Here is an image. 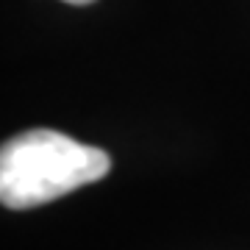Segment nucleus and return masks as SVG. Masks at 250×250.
I'll return each instance as SVG.
<instances>
[{
	"label": "nucleus",
	"instance_id": "obj_2",
	"mask_svg": "<svg viewBox=\"0 0 250 250\" xmlns=\"http://www.w3.org/2000/svg\"><path fill=\"white\" fill-rule=\"evenodd\" d=\"M64 3H72V6H86V3H92V0H64Z\"/></svg>",
	"mask_w": 250,
	"mask_h": 250
},
{
	"label": "nucleus",
	"instance_id": "obj_1",
	"mask_svg": "<svg viewBox=\"0 0 250 250\" xmlns=\"http://www.w3.org/2000/svg\"><path fill=\"white\" fill-rule=\"evenodd\" d=\"M111 170L106 150L59 131L34 128L0 147V200L6 208H34L95 184Z\"/></svg>",
	"mask_w": 250,
	"mask_h": 250
}]
</instances>
